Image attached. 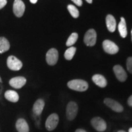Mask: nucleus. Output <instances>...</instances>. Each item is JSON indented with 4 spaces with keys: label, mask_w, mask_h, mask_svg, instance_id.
<instances>
[{
    "label": "nucleus",
    "mask_w": 132,
    "mask_h": 132,
    "mask_svg": "<svg viewBox=\"0 0 132 132\" xmlns=\"http://www.w3.org/2000/svg\"><path fill=\"white\" fill-rule=\"evenodd\" d=\"M67 86L70 89L76 90V91L83 92L88 89L89 85L86 81L77 79V80L69 81L67 82Z\"/></svg>",
    "instance_id": "f257e3e1"
},
{
    "label": "nucleus",
    "mask_w": 132,
    "mask_h": 132,
    "mask_svg": "<svg viewBox=\"0 0 132 132\" xmlns=\"http://www.w3.org/2000/svg\"><path fill=\"white\" fill-rule=\"evenodd\" d=\"M78 106L75 102H70L66 108V117L69 120H73L77 116Z\"/></svg>",
    "instance_id": "f03ea898"
},
{
    "label": "nucleus",
    "mask_w": 132,
    "mask_h": 132,
    "mask_svg": "<svg viewBox=\"0 0 132 132\" xmlns=\"http://www.w3.org/2000/svg\"><path fill=\"white\" fill-rule=\"evenodd\" d=\"M59 123V116L57 114L53 113L48 117L45 122V128L48 131H53L57 127Z\"/></svg>",
    "instance_id": "7ed1b4c3"
},
{
    "label": "nucleus",
    "mask_w": 132,
    "mask_h": 132,
    "mask_svg": "<svg viewBox=\"0 0 132 132\" xmlns=\"http://www.w3.org/2000/svg\"><path fill=\"white\" fill-rule=\"evenodd\" d=\"M97 33L94 29H90L86 32L84 37V42L87 46L92 47L96 44Z\"/></svg>",
    "instance_id": "20e7f679"
},
{
    "label": "nucleus",
    "mask_w": 132,
    "mask_h": 132,
    "mask_svg": "<svg viewBox=\"0 0 132 132\" xmlns=\"http://www.w3.org/2000/svg\"><path fill=\"white\" fill-rule=\"evenodd\" d=\"M8 68L14 71L20 70L22 68L23 64L20 60L14 56H10L7 59Z\"/></svg>",
    "instance_id": "39448f33"
},
{
    "label": "nucleus",
    "mask_w": 132,
    "mask_h": 132,
    "mask_svg": "<svg viewBox=\"0 0 132 132\" xmlns=\"http://www.w3.org/2000/svg\"><path fill=\"white\" fill-rule=\"evenodd\" d=\"M90 123L92 126L98 131H104L106 129L107 125L106 122L100 117H95L92 118L90 120Z\"/></svg>",
    "instance_id": "423d86ee"
},
{
    "label": "nucleus",
    "mask_w": 132,
    "mask_h": 132,
    "mask_svg": "<svg viewBox=\"0 0 132 132\" xmlns=\"http://www.w3.org/2000/svg\"><path fill=\"white\" fill-rule=\"evenodd\" d=\"M58 52L55 48L50 49L46 54V61L50 65H55L58 61Z\"/></svg>",
    "instance_id": "0eeeda50"
},
{
    "label": "nucleus",
    "mask_w": 132,
    "mask_h": 132,
    "mask_svg": "<svg viewBox=\"0 0 132 132\" xmlns=\"http://www.w3.org/2000/svg\"><path fill=\"white\" fill-rule=\"evenodd\" d=\"M103 48L105 52L110 54H116L119 48L114 42L110 40H105L103 42Z\"/></svg>",
    "instance_id": "6e6552de"
},
{
    "label": "nucleus",
    "mask_w": 132,
    "mask_h": 132,
    "mask_svg": "<svg viewBox=\"0 0 132 132\" xmlns=\"http://www.w3.org/2000/svg\"><path fill=\"white\" fill-rule=\"evenodd\" d=\"M104 103L112 110L117 113H122L123 111V108L122 105L113 99L106 98L104 100Z\"/></svg>",
    "instance_id": "1a4fd4ad"
},
{
    "label": "nucleus",
    "mask_w": 132,
    "mask_h": 132,
    "mask_svg": "<svg viewBox=\"0 0 132 132\" xmlns=\"http://www.w3.org/2000/svg\"><path fill=\"white\" fill-rule=\"evenodd\" d=\"M25 11V5L21 0H15L13 4V11L15 15L21 17L24 14Z\"/></svg>",
    "instance_id": "9d476101"
},
{
    "label": "nucleus",
    "mask_w": 132,
    "mask_h": 132,
    "mask_svg": "<svg viewBox=\"0 0 132 132\" xmlns=\"http://www.w3.org/2000/svg\"><path fill=\"white\" fill-rule=\"evenodd\" d=\"M113 71L116 77L120 82H124L127 78V74L122 66L116 65L113 67Z\"/></svg>",
    "instance_id": "9b49d317"
},
{
    "label": "nucleus",
    "mask_w": 132,
    "mask_h": 132,
    "mask_svg": "<svg viewBox=\"0 0 132 132\" xmlns=\"http://www.w3.org/2000/svg\"><path fill=\"white\" fill-rule=\"evenodd\" d=\"M26 79L23 77H16L11 79L9 83L11 86L15 89H20L25 85Z\"/></svg>",
    "instance_id": "f8f14e48"
},
{
    "label": "nucleus",
    "mask_w": 132,
    "mask_h": 132,
    "mask_svg": "<svg viewBox=\"0 0 132 132\" xmlns=\"http://www.w3.org/2000/svg\"><path fill=\"white\" fill-rule=\"evenodd\" d=\"M45 106V102L43 99L39 98L36 101L32 107V112L34 114L39 116L42 114Z\"/></svg>",
    "instance_id": "ddd939ff"
},
{
    "label": "nucleus",
    "mask_w": 132,
    "mask_h": 132,
    "mask_svg": "<svg viewBox=\"0 0 132 132\" xmlns=\"http://www.w3.org/2000/svg\"><path fill=\"white\" fill-rule=\"evenodd\" d=\"M16 129L18 132H29V127L27 122L23 118H20L16 120Z\"/></svg>",
    "instance_id": "4468645a"
},
{
    "label": "nucleus",
    "mask_w": 132,
    "mask_h": 132,
    "mask_svg": "<svg viewBox=\"0 0 132 132\" xmlns=\"http://www.w3.org/2000/svg\"><path fill=\"white\" fill-rule=\"evenodd\" d=\"M92 81L95 85L100 87H105L107 85V81L103 75L100 74H95L92 77Z\"/></svg>",
    "instance_id": "2eb2a0df"
},
{
    "label": "nucleus",
    "mask_w": 132,
    "mask_h": 132,
    "mask_svg": "<svg viewBox=\"0 0 132 132\" xmlns=\"http://www.w3.org/2000/svg\"><path fill=\"white\" fill-rule=\"evenodd\" d=\"M106 24L108 31L111 32H113L116 30V21L115 18L112 15L109 14L106 17Z\"/></svg>",
    "instance_id": "dca6fc26"
},
{
    "label": "nucleus",
    "mask_w": 132,
    "mask_h": 132,
    "mask_svg": "<svg viewBox=\"0 0 132 132\" xmlns=\"http://www.w3.org/2000/svg\"><path fill=\"white\" fill-rule=\"evenodd\" d=\"M4 97L8 101L13 103H16L19 100V95L17 92L12 90H7L4 93Z\"/></svg>",
    "instance_id": "f3484780"
},
{
    "label": "nucleus",
    "mask_w": 132,
    "mask_h": 132,
    "mask_svg": "<svg viewBox=\"0 0 132 132\" xmlns=\"http://www.w3.org/2000/svg\"><path fill=\"white\" fill-rule=\"evenodd\" d=\"M118 30L120 35L122 38H125L127 36V29L126 21L123 17H121L120 21L118 25Z\"/></svg>",
    "instance_id": "a211bd4d"
},
{
    "label": "nucleus",
    "mask_w": 132,
    "mask_h": 132,
    "mask_svg": "<svg viewBox=\"0 0 132 132\" xmlns=\"http://www.w3.org/2000/svg\"><path fill=\"white\" fill-rule=\"evenodd\" d=\"M10 48V43L5 37H0V54L7 52Z\"/></svg>",
    "instance_id": "6ab92c4d"
},
{
    "label": "nucleus",
    "mask_w": 132,
    "mask_h": 132,
    "mask_svg": "<svg viewBox=\"0 0 132 132\" xmlns=\"http://www.w3.org/2000/svg\"><path fill=\"white\" fill-rule=\"evenodd\" d=\"M76 50H77V49H76V48L74 47L69 48L65 52V53H64V57H65L67 60H71V59L73 57L74 55H75Z\"/></svg>",
    "instance_id": "aec40b11"
},
{
    "label": "nucleus",
    "mask_w": 132,
    "mask_h": 132,
    "mask_svg": "<svg viewBox=\"0 0 132 132\" xmlns=\"http://www.w3.org/2000/svg\"><path fill=\"white\" fill-rule=\"evenodd\" d=\"M78 38V34L76 32H73L71 35L69 36V37L67 39V42H66V45L67 47H70L73 45L77 42V39Z\"/></svg>",
    "instance_id": "412c9836"
},
{
    "label": "nucleus",
    "mask_w": 132,
    "mask_h": 132,
    "mask_svg": "<svg viewBox=\"0 0 132 132\" xmlns=\"http://www.w3.org/2000/svg\"><path fill=\"white\" fill-rule=\"evenodd\" d=\"M67 9H68L69 12H70L71 15L73 16L75 19L78 18L79 15H80V12H79L78 10L77 9V8L74 6L73 5L69 4L67 6Z\"/></svg>",
    "instance_id": "4be33fe9"
},
{
    "label": "nucleus",
    "mask_w": 132,
    "mask_h": 132,
    "mask_svg": "<svg viewBox=\"0 0 132 132\" xmlns=\"http://www.w3.org/2000/svg\"><path fill=\"white\" fill-rule=\"evenodd\" d=\"M127 69L132 74V57H128L127 59Z\"/></svg>",
    "instance_id": "5701e85b"
},
{
    "label": "nucleus",
    "mask_w": 132,
    "mask_h": 132,
    "mask_svg": "<svg viewBox=\"0 0 132 132\" xmlns=\"http://www.w3.org/2000/svg\"><path fill=\"white\" fill-rule=\"evenodd\" d=\"M7 4V0H0V9L3 7Z\"/></svg>",
    "instance_id": "b1692460"
},
{
    "label": "nucleus",
    "mask_w": 132,
    "mask_h": 132,
    "mask_svg": "<svg viewBox=\"0 0 132 132\" xmlns=\"http://www.w3.org/2000/svg\"><path fill=\"white\" fill-rule=\"evenodd\" d=\"M73 2L75 3L76 5H77L78 6H81L82 4V0H72Z\"/></svg>",
    "instance_id": "393cba45"
},
{
    "label": "nucleus",
    "mask_w": 132,
    "mask_h": 132,
    "mask_svg": "<svg viewBox=\"0 0 132 132\" xmlns=\"http://www.w3.org/2000/svg\"><path fill=\"white\" fill-rule=\"evenodd\" d=\"M127 103H128V105H129V106H132V95L129 97V98H128Z\"/></svg>",
    "instance_id": "a878e982"
},
{
    "label": "nucleus",
    "mask_w": 132,
    "mask_h": 132,
    "mask_svg": "<svg viewBox=\"0 0 132 132\" xmlns=\"http://www.w3.org/2000/svg\"><path fill=\"white\" fill-rule=\"evenodd\" d=\"M75 132H86L85 130L81 129V128H78V129L76 130V131Z\"/></svg>",
    "instance_id": "bb28decb"
},
{
    "label": "nucleus",
    "mask_w": 132,
    "mask_h": 132,
    "mask_svg": "<svg viewBox=\"0 0 132 132\" xmlns=\"http://www.w3.org/2000/svg\"><path fill=\"white\" fill-rule=\"evenodd\" d=\"M30 1V2L31 3H32V4H36V3H37V0H29Z\"/></svg>",
    "instance_id": "cd10ccee"
},
{
    "label": "nucleus",
    "mask_w": 132,
    "mask_h": 132,
    "mask_svg": "<svg viewBox=\"0 0 132 132\" xmlns=\"http://www.w3.org/2000/svg\"><path fill=\"white\" fill-rule=\"evenodd\" d=\"M86 1L88 3H89V4H91L92 3V0H86Z\"/></svg>",
    "instance_id": "c85d7f7f"
},
{
    "label": "nucleus",
    "mask_w": 132,
    "mask_h": 132,
    "mask_svg": "<svg viewBox=\"0 0 132 132\" xmlns=\"http://www.w3.org/2000/svg\"><path fill=\"white\" fill-rule=\"evenodd\" d=\"M128 132H132V127L131 128H130L129 130H128Z\"/></svg>",
    "instance_id": "c756f323"
},
{
    "label": "nucleus",
    "mask_w": 132,
    "mask_h": 132,
    "mask_svg": "<svg viewBox=\"0 0 132 132\" xmlns=\"http://www.w3.org/2000/svg\"><path fill=\"white\" fill-rule=\"evenodd\" d=\"M118 132H126V131H124V130H119Z\"/></svg>",
    "instance_id": "7c9ffc66"
},
{
    "label": "nucleus",
    "mask_w": 132,
    "mask_h": 132,
    "mask_svg": "<svg viewBox=\"0 0 132 132\" xmlns=\"http://www.w3.org/2000/svg\"><path fill=\"white\" fill-rule=\"evenodd\" d=\"M0 82H2V80H1V77H0Z\"/></svg>",
    "instance_id": "2f4dec72"
},
{
    "label": "nucleus",
    "mask_w": 132,
    "mask_h": 132,
    "mask_svg": "<svg viewBox=\"0 0 132 132\" xmlns=\"http://www.w3.org/2000/svg\"><path fill=\"white\" fill-rule=\"evenodd\" d=\"M131 41H132V29H131Z\"/></svg>",
    "instance_id": "473e14b6"
}]
</instances>
